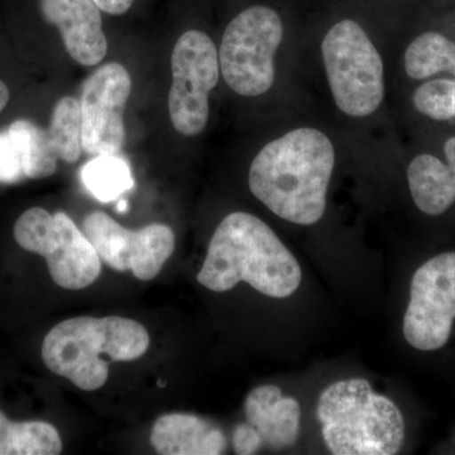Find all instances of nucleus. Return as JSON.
I'll use <instances>...</instances> for the list:
<instances>
[{
	"label": "nucleus",
	"mask_w": 455,
	"mask_h": 455,
	"mask_svg": "<svg viewBox=\"0 0 455 455\" xmlns=\"http://www.w3.org/2000/svg\"><path fill=\"white\" fill-rule=\"evenodd\" d=\"M17 243L46 259L57 286L82 290L98 280L101 259L88 236L68 214L31 208L14 224Z\"/></svg>",
	"instance_id": "0eeeda50"
},
{
	"label": "nucleus",
	"mask_w": 455,
	"mask_h": 455,
	"mask_svg": "<svg viewBox=\"0 0 455 455\" xmlns=\"http://www.w3.org/2000/svg\"><path fill=\"white\" fill-rule=\"evenodd\" d=\"M447 164L433 155L415 157L407 169V181L416 208L430 217L448 212L455 203V137L444 146Z\"/></svg>",
	"instance_id": "dca6fc26"
},
{
	"label": "nucleus",
	"mask_w": 455,
	"mask_h": 455,
	"mask_svg": "<svg viewBox=\"0 0 455 455\" xmlns=\"http://www.w3.org/2000/svg\"><path fill=\"white\" fill-rule=\"evenodd\" d=\"M132 80L124 66L110 62L90 75L80 95L83 151L89 156L118 155L125 140L124 109Z\"/></svg>",
	"instance_id": "9b49d317"
},
{
	"label": "nucleus",
	"mask_w": 455,
	"mask_h": 455,
	"mask_svg": "<svg viewBox=\"0 0 455 455\" xmlns=\"http://www.w3.org/2000/svg\"><path fill=\"white\" fill-rule=\"evenodd\" d=\"M247 423L259 431L263 444L291 447L300 431L301 409L292 397H283L277 386L265 385L250 392L244 403Z\"/></svg>",
	"instance_id": "4468645a"
},
{
	"label": "nucleus",
	"mask_w": 455,
	"mask_h": 455,
	"mask_svg": "<svg viewBox=\"0 0 455 455\" xmlns=\"http://www.w3.org/2000/svg\"><path fill=\"white\" fill-rule=\"evenodd\" d=\"M44 20L61 33L66 50L85 66L100 64L108 52L100 9L92 0H40Z\"/></svg>",
	"instance_id": "f8f14e48"
},
{
	"label": "nucleus",
	"mask_w": 455,
	"mask_h": 455,
	"mask_svg": "<svg viewBox=\"0 0 455 455\" xmlns=\"http://www.w3.org/2000/svg\"><path fill=\"white\" fill-rule=\"evenodd\" d=\"M100 11L106 13L121 16L124 14L133 4V0H92Z\"/></svg>",
	"instance_id": "5701e85b"
},
{
	"label": "nucleus",
	"mask_w": 455,
	"mask_h": 455,
	"mask_svg": "<svg viewBox=\"0 0 455 455\" xmlns=\"http://www.w3.org/2000/svg\"><path fill=\"white\" fill-rule=\"evenodd\" d=\"M405 70L414 80L427 79L440 73L455 76L454 42L440 33H423L407 47Z\"/></svg>",
	"instance_id": "a211bd4d"
},
{
	"label": "nucleus",
	"mask_w": 455,
	"mask_h": 455,
	"mask_svg": "<svg viewBox=\"0 0 455 455\" xmlns=\"http://www.w3.org/2000/svg\"><path fill=\"white\" fill-rule=\"evenodd\" d=\"M57 156L47 131L27 119H18L0 131V182L44 179L57 169Z\"/></svg>",
	"instance_id": "ddd939ff"
},
{
	"label": "nucleus",
	"mask_w": 455,
	"mask_h": 455,
	"mask_svg": "<svg viewBox=\"0 0 455 455\" xmlns=\"http://www.w3.org/2000/svg\"><path fill=\"white\" fill-rule=\"evenodd\" d=\"M300 265L274 230L259 218L238 212L218 226L197 283L214 292H226L247 283L269 298L284 299L300 286Z\"/></svg>",
	"instance_id": "f03ea898"
},
{
	"label": "nucleus",
	"mask_w": 455,
	"mask_h": 455,
	"mask_svg": "<svg viewBox=\"0 0 455 455\" xmlns=\"http://www.w3.org/2000/svg\"><path fill=\"white\" fill-rule=\"evenodd\" d=\"M149 347L147 329L122 316H79L64 320L47 333L42 359L51 372L83 391L106 385L112 362L136 361Z\"/></svg>",
	"instance_id": "7ed1b4c3"
},
{
	"label": "nucleus",
	"mask_w": 455,
	"mask_h": 455,
	"mask_svg": "<svg viewBox=\"0 0 455 455\" xmlns=\"http://www.w3.org/2000/svg\"><path fill=\"white\" fill-rule=\"evenodd\" d=\"M334 164L328 136L315 128H298L260 149L248 181L253 196L277 217L313 226L324 215Z\"/></svg>",
	"instance_id": "f257e3e1"
},
{
	"label": "nucleus",
	"mask_w": 455,
	"mask_h": 455,
	"mask_svg": "<svg viewBox=\"0 0 455 455\" xmlns=\"http://www.w3.org/2000/svg\"><path fill=\"white\" fill-rule=\"evenodd\" d=\"M455 80H431L415 90L414 106L424 116L434 121L453 118Z\"/></svg>",
	"instance_id": "412c9836"
},
{
	"label": "nucleus",
	"mask_w": 455,
	"mask_h": 455,
	"mask_svg": "<svg viewBox=\"0 0 455 455\" xmlns=\"http://www.w3.org/2000/svg\"><path fill=\"white\" fill-rule=\"evenodd\" d=\"M283 37V22L274 9L256 5L239 13L221 40L220 65L228 86L242 97L267 92Z\"/></svg>",
	"instance_id": "423d86ee"
},
{
	"label": "nucleus",
	"mask_w": 455,
	"mask_h": 455,
	"mask_svg": "<svg viewBox=\"0 0 455 455\" xmlns=\"http://www.w3.org/2000/svg\"><path fill=\"white\" fill-rule=\"evenodd\" d=\"M84 235L99 257L116 271H131L140 281L154 280L175 250V233L164 224L128 230L103 212H90Z\"/></svg>",
	"instance_id": "9d476101"
},
{
	"label": "nucleus",
	"mask_w": 455,
	"mask_h": 455,
	"mask_svg": "<svg viewBox=\"0 0 455 455\" xmlns=\"http://www.w3.org/2000/svg\"><path fill=\"white\" fill-rule=\"evenodd\" d=\"M322 53L340 112L355 118L376 112L385 97V70L366 31L355 20H341L326 33Z\"/></svg>",
	"instance_id": "39448f33"
},
{
	"label": "nucleus",
	"mask_w": 455,
	"mask_h": 455,
	"mask_svg": "<svg viewBox=\"0 0 455 455\" xmlns=\"http://www.w3.org/2000/svg\"><path fill=\"white\" fill-rule=\"evenodd\" d=\"M82 128L80 101L73 97L62 98L53 109L47 130L57 158L68 164L79 160L83 152Z\"/></svg>",
	"instance_id": "aec40b11"
},
{
	"label": "nucleus",
	"mask_w": 455,
	"mask_h": 455,
	"mask_svg": "<svg viewBox=\"0 0 455 455\" xmlns=\"http://www.w3.org/2000/svg\"><path fill=\"white\" fill-rule=\"evenodd\" d=\"M326 447L335 455H392L405 440V420L390 398L364 379L335 382L316 406Z\"/></svg>",
	"instance_id": "20e7f679"
},
{
	"label": "nucleus",
	"mask_w": 455,
	"mask_h": 455,
	"mask_svg": "<svg viewBox=\"0 0 455 455\" xmlns=\"http://www.w3.org/2000/svg\"><path fill=\"white\" fill-rule=\"evenodd\" d=\"M262 445L263 442L259 431L254 429L252 425L248 423L236 425L235 431H233V448H235L236 454L257 453V451Z\"/></svg>",
	"instance_id": "4be33fe9"
},
{
	"label": "nucleus",
	"mask_w": 455,
	"mask_h": 455,
	"mask_svg": "<svg viewBox=\"0 0 455 455\" xmlns=\"http://www.w3.org/2000/svg\"><path fill=\"white\" fill-rule=\"evenodd\" d=\"M171 70V122L182 136H196L208 124L209 92L220 80V53L214 42L206 33L185 32L173 47Z\"/></svg>",
	"instance_id": "6e6552de"
},
{
	"label": "nucleus",
	"mask_w": 455,
	"mask_h": 455,
	"mask_svg": "<svg viewBox=\"0 0 455 455\" xmlns=\"http://www.w3.org/2000/svg\"><path fill=\"white\" fill-rule=\"evenodd\" d=\"M455 322V252L427 259L416 269L403 316V337L412 348L435 352L447 346Z\"/></svg>",
	"instance_id": "1a4fd4ad"
},
{
	"label": "nucleus",
	"mask_w": 455,
	"mask_h": 455,
	"mask_svg": "<svg viewBox=\"0 0 455 455\" xmlns=\"http://www.w3.org/2000/svg\"><path fill=\"white\" fill-rule=\"evenodd\" d=\"M453 118H455V92H454V98H453Z\"/></svg>",
	"instance_id": "a878e982"
},
{
	"label": "nucleus",
	"mask_w": 455,
	"mask_h": 455,
	"mask_svg": "<svg viewBox=\"0 0 455 455\" xmlns=\"http://www.w3.org/2000/svg\"><path fill=\"white\" fill-rule=\"evenodd\" d=\"M83 184L99 202L118 199L133 188L130 164L116 155L95 156L80 172Z\"/></svg>",
	"instance_id": "6ab92c4d"
},
{
	"label": "nucleus",
	"mask_w": 455,
	"mask_h": 455,
	"mask_svg": "<svg viewBox=\"0 0 455 455\" xmlns=\"http://www.w3.org/2000/svg\"><path fill=\"white\" fill-rule=\"evenodd\" d=\"M151 444L163 455H220L228 442L220 427L199 416L167 414L156 420Z\"/></svg>",
	"instance_id": "2eb2a0df"
},
{
	"label": "nucleus",
	"mask_w": 455,
	"mask_h": 455,
	"mask_svg": "<svg viewBox=\"0 0 455 455\" xmlns=\"http://www.w3.org/2000/svg\"><path fill=\"white\" fill-rule=\"evenodd\" d=\"M9 101V89L4 83L0 80V112L4 109Z\"/></svg>",
	"instance_id": "b1692460"
},
{
	"label": "nucleus",
	"mask_w": 455,
	"mask_h": 455,
	"mask_svg": "<svg viewBox=\"0 0 455 455\" xmlns=\"http://www.w3.org/2000/svg\"><path fill=\"white\" fill-rule=\"evenodd\" d=\"M127 202H125V200H122V202L118 204V212H124L127 211Z\"/></svg>",
	"instance_id": "393cba45"
},
{
	"label": "nucleus",
	"mask_w": 455,
	"mask_h": 455,
	"mask_svg": "<svg viewBox=\"0 0 455 455\" xmlns=\"http://www.w3.org/2000/svg\"><path fill=\"white\" fill-rule=\"evenodd\" d=\"M61 451V436L53 425L13 423L0 411V455H57Z\"/></svg>",
	"instance_id": "f3484780"
}]
</instances>
